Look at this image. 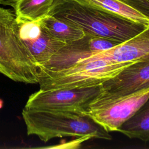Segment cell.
<instances>
[{"mask_svg": "<svg viewBox=\"0 0 149 149\" xmlns=\"http://www.w3.org/2000/svg\"><path fill=\"white\" fill-rule=\"evenodd\" d=\"M48 15L79 27L85 34L119 43L133 37L148 27L85 0H55Z\"/></svg>", "mask_w": 149, "mask_h": 149, "instance_id": "obj_1", "label": "cell"}, {"mask_svg": "<svg viewBox=\"0 0 149 149\" xmlns=\"http://www.w3.org/2000/svg\"><path fill=\"white\" fill-rule=\"evenodd\" d=\"M22 114L27 134L37 136L44 142L63 137L112 139L109 132L87 113L24 107Z\"/></svg>", "mask_w": 149, "mask_h": 149, "instance_id": "obj_2", "label": "cell"}, {"mask_svg": "<svg viewBox=\"0 0 149 149\" xmlns=\"http://www.w3.org/2000/svg\"><path fill=\"white\" fill-rule=\"evenodd\" d=\"M0 74L25 84H38V67L20 38L19 23L11 9L0 7Z\"/></svg>", "mask_w": 149, "mask_h": 149, "instance_id": "obj_3", "label": "cell"}, {"mask_svg": "<svg viewBox=\"0 0 149 149\" xmlns=\"http://www.w3.org/2000/svg\"><path fill=\"white\" fill-rule=\"evenodd\" d=\"M135 62L114 63L107 59L81 60L61 70H38L40 89L82 88L101 84Z\"/></svg>", "mask_w": 149, "mask_h": 149, "instance_id": "obj_4", "label": "cell"}, {"mask_svg": "<svg viewBox=\"0 0 149 149\" xmlns=\"http://www.w3.org/2000/svg\"><path fill=\"white\" fill-rule=\"evenodd\" d=\"M100 95L90 105L93 111L125 97L149 88V58L133 62L104 81Z\"/></svg>", "mask_w": 149, "mask_h": 149, "instance_id": "obj_5", "label": "cell"}, {"mask_svg": "<svg viewBox=\"0 0 149 149\" xmlns=\"http://www.w3.org/2000/svg\"><path fill=\"white\" fill-rule=\"evenodd\" d=\"M101 91V84L82 88L40 89L29 96L24 107L87 113L90 105Z\"/></svg>", "mask_w": 149, "mask_h": 149, "instance_id": "obj_6", "label": "cell"}, {"mask_svg": "<svg viewBox=\"0 0 149 149\" xmlns=\"http://www.w3.org/2000/svg\"><path fill=\"white\" fill-rule=\"evenodd\" d=\"M119 44L108 39L85 34L78 40L65 44L48 61L39 65L38 70H64L80 61L109 49Z\"/></svg>", "mask_w": 149, "mask_h": 149, "instance_id": "obj_7", "label": "cell"}, {"mask_svg": "<svg viewBox=\"0 0 149 149\" xmlns=\"http://www.w3.org/2000/svg\"><path fill=\"white\" fill-rule=\"evenodd\" d=\"M148 97L149 88H147L88 111L87 113L108 132H116L136 113Z\"/></svg>", "mask_w": 149, "mask_h": 149, "instance_id": "obj_8", "label": "cell"}, {"mask_svg": "<svg viewBox=\"0 0 149 149\" xmlns=\"http://www.w3.org/2000/svg\"><path fill=\"white\" fill-rule=\"evenodd\" d=\"M148 58H149V26L127 41L83 60L103 59L114 63H118L137 62Z\"/></svg>", "mask_w": 149, "mask_h": 149, "instance_id": "obj_9", "label": "cell"}, {"mask_svg": "<svg viewBox=\"0 0 149 149\" xmlns=\"http://www.w3.org/2000/svg\"><path fill=\"white\" fill-rule=\"evenodd\" d=\"M116 132L131 139L149 141V97L136 113L123 123Z\"/></svg>", "mask_w": 149, "mask_h": 149, "instance_id": "obj_10", "label": "cell"}, {"mask_svg": "<svg viewBox=\"0 0 149 149\" xmlns=\"http://www.w3.org/2000/svg\"><path fill=\"white\" fill-rule=\"evenodd\" d=\"M40 24L44 31L66 44L78 40L85 35L79 27L49 15L40 20Z\"/></svg>", "mask_w": 149, "mask_h": 149, "instance_id": "obj_11", "label": "cell"}, {"mask_svg": "<svg viewBox=\"0 0 149 149\" xmlns=\"http://www.w3.org/2000/svg\"><path fill=\"white\" fill-rule=\"evenodd\" d=\"M41 30L40 35L36 39L23 41L38 66L48 61L66 44Z\"/></svg>", "mask_w": 149, "mask_h": 149, "instance_id": "obj_12", "label": "cell"}, {"mask_svg": "<svg viewBox=\"0 0 149 149\" xmlns=\"http://www.w3.org/2000/svg\"><path fill=\"white\" fill-rule=\"evenodd\" d=\"M55 0H16L13 8L19 23L40 21L48 16Z\"/></svg>", "mask_w": 149, "mask_h": 149, "instance_id": "obj_13", "label": "cell"}, {"mask_svg": "<svg viewBox=\"0 0 149 149\" xmlns=\"http://www.w3.org/2000/svg\"><path fill=\"white\" fill-rule=\"evenodd\" d=\"M111 12L149 26V19L120 0H85Z\"/></svg>", "mask_w": 149, "mask_h": 149, "instance_id": "obj_14", "label": "cell"}, {"mask_svg": "<svg viewBox=\"0 0 149 149\" xmlns=\"http://www.w3.org/2000/svg\"><path fill=\"white\" fill-rule=\"evenodd\" d=\"M41 31L40 21L19 23V34L23 41L36 39L40 35Z\"/></svg>", "mask_w": 149, "mask_h": 149, "instance_id": "obj_15", "label": "cell"}, {"mask_svg": "<svg viewBox=\"0 0 149 149\" xmlns=\"http://www.w3.org/2000/svg\"><path fill=\"white\" fill-rule=\"evenodd\" d=\"M149 19V0H120Z\"/></svg>", "mask_w": 149, "mask_h": 149, "instance_id": "obj_16", "label": "cell"}, {"mask_svg": "<svg viewBox=\"0 0 149 149\" xmlns=\"http://www.w3.org/2000/svg\"><path fill=\"white\" fill-rule=\"evenodd\" d=\"M16 0H0V5H10L13 6Z\"/></svg>", "mask_w": 149, "mask_h": 149, "instance_id": "obj_17", "label": "cell"}]
</instances>
